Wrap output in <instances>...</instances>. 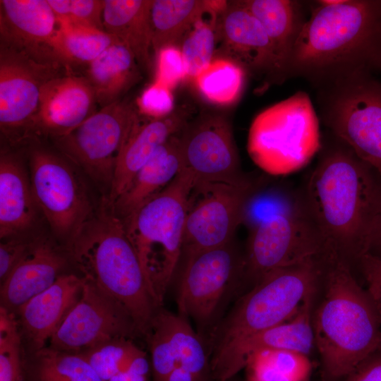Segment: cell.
I'll return each instance as SVG.
<instances>
[{"instance_id":"cell-24","label":"cell","mask_w":381,"mask_h":381,"mask_svg":"<svg viewBox=\"0 0 381 381\" xmlns=\"http://www.w3.org/2000/svg\"><path fill=\"white\" fill-rule=\"evenodd\" d=\"M182 169L178 133L155 152L109 209L121 219L126 218L167 187Z\"/></svg>"},{"instance_id":"cell-21","label":"cell","mask_w":381,"mask_h":381,"mask_svg":"<svg viewBox=\"0 0 381 381\" xmlns=\"http://www.w3.org/2000/svg\"><path fill=\"white\" fill-rule=\"evenodd\" d=\"M59 23L47 0H1V44L58 62L52 44Z\"/></svg>"},{"instance_id":"cell-3","label":"cell","mask_w":381,"mask_h":381,"mask_svg":"<svg viewBox=\"0 0 381 381\" xmlns=\"http://www.w3.org/2000/svg\"><path fill=\"white\" fill-rule=\"evenodd\" d=\"M321 300L313 310L314 344L322 381H340L381 344V319L352 267L325 253Z\"/></svg>"},{"instance_id":"cell-14","label":"cell","mask_w":381,"mask_h":381,"mask_svg":"<svg viewBox=\"0 0 381 381\" xmlns=\"http://www.w3.org/2000/svg\"><path fill=\"white\" fill-rule=\"evenodd\" d=\"M183 169L195 183H243L245 175L229 120L207 114L187 123L179 133Z\"/></svg>"},{"instance_id":"cell-33","label":"cell","mask_w":381,"mask_h":381,"mask_svg":"<svg viewBox=\"0 0 381 381\" xmlns=\"http://www.w3.org/2000/svg\"><path fill=\"white\" fill-rule=\"evenodd\" d=\"M158 310L176 351L179 366L207 381H214L210 359L205 344L189 321L179 314L172 313L162 307Z\"/></svg>"},{"instance_id":"cell-43","label":"cell","mask_w":381,"mask_h":381,"mask_svg":"<svg viewBox=\"0 0 381 381\" xmlns=\"http://www.w3.org/2000/svg\"><path fill=\"white\" fill-rule=\"evenodd\" d=\"M340 381H381V344Z\"/></svg>"},{"instance_id":"cell-42","label":"cell","mask_w":381,"mask_h":381,"mask_svg":"<svg viewBox=\"0 0 381 381\" xmlns=\"http://www.w3.org/2000/svg\"><path fill=\"white\" fill-rule=\"evenodd\" d=\"M4 239L0 243L1 284L27 252L32 241L24 240L18 236Z\"/></svg>"},{"instance_id":"cell-12","label":"cell","mask_w":381,"mask_h":381,"mask_svg":"<svg viewBox=\"0 0 381 381\" xmlns=\"http://www.w3.org/2000/svg\"><path fill=\"white\" fill-rule=\"evenodd\" d=\"M138 116L133 104L119 100L54 138L55 145L92 180L110 187L119 152Z\"/></svg>"},{"instance_id":"cell-6","label":"cell","mask_w":381,"mask_h":381,"mask_svg":"<svg viewBox=\"0 0 381 381\" xmlns=\"http://www.w3.org/2000/svg\"><path fill=\"white\" fill-rule=\"evenodd\" d=\"M325 265L322 253L264 276L216 326L212 351L293 318L316 294Z\"/></svg>"},{"instance_id":"cell-16","label":"cell","mask_w":381,"mask_h":381,"mask_svg":"<svg viewBox=\"0 0 381 381\" xmlns=\"http://www.w3.org/2000/svg\"><path fill=\"white\" fill-rule=\"evenodd\" d=\"M59 62L42 61L1 44L0 126L1 132L24 137L36 115L44 84L60 75Z\"/></svg>"},{"instance_id":"cell-36","label":"cell","mask_w":381,"mask_h":381,"mask_svg":"<svg viewBox=\"0 0 381 381\" xmlns=\"http://www.w3.org/2000/svg\"><path fill=\"white\" fill-rule=\"evenodd\" d=\"M144 352L131 339L116 338L100 344L80 354L102 381L126 370L131 361Z\"/></svg>"},{"instance_id":"cell-1","label":"cell","mask_w":381,"mask_h":381,"mask_svg":"<svg viewBox=\"0 0 381 381\" xmlns=\"http://www.w3.org/2000/svg\"><path fill=\"white\" fill-rule=\"evenodd\" d=\"M300 190L325 250L352 267L368 252L381 217V175L327 131Z\"/></svg>"},{"instance_id":"cell-44","label":"cell","mask_w":381,"mask_h":381,"mask_svg":"<svg viewBox=\"0 0 381 381\" xmlns=\"http://www.w3.org/2000/svg\"><path fill=\"white\" fill-rule=\"evenodd\" d=\"M150 368L144 351L131 361L126 370L115 375L109 381H149Z\"/></svg>"},{"instance_id":"cell-22","label":"cell","mask_w":381,"mask_h":381,"mask_svg":"<svg viewBox=\"0 0 381 381\" xmlns=\"http://www.w3.org/2000/svg\"><path fill=\"white\" fill-rule=\"evenodd\" d=\"M184 111H174L162 118L142 119L138 116L119 152L109 187L108 205L125 191L137 172L170 138L185 127Z\"/></svg>"},{"instance_id":"cell-15","label":"cell","mask_w":381,"mask_h":381,"mask_svg":"<svg viewBox=\"0 0 381 381\" xmlns=\"http://www.w3.org/2000/svg\"><path fill=\"white\" fill-rule=\"evenodd\" d=\"M84 280L79 300L49 339V347L79 354L114 339L142 337L123 306Z\"/></svg>"},{"instance_id":"cell-29","label":"cell","mask_w":381,"mask_h":381,"mask_svg":"<svg viewBox=\"0 0 381 381\" xmlns=\"http://www.w3.org/2000/svg\"><path fill=\"white\" fill-rule=\"evenodd\" d=\"M214 1L153 0L151 7L152 47L156 55L177 46L205 13L217 16Z\"/></svg>"},{"instance_id":"cell-20","label":"cell","mask_w":381,"mask_h":381,"mask_svg":"<svg viewBox=\"0 0 381 381\" xmlns=\"http://www.w3.org/2000/svg\"><path fill=\"white\" fill-rule=\"evenodd\" d=\"M85 280L73 274H61L48 289L17 310L25 354L44 347L79 300Z\"/></svg>"},{"instance_id":"cell-18","label":"cell","mask_w":381,"mask_h":381,"mask_svg":"<svg viewBox=\"0 0 381 381\" xmlns=\"http://www.w3.org/2000/svg\"><path fill=\"white\" fill-rule=\"evenodd\" d=\"M217 37L225 59L254 76L280 82L277 58L260 22L241 1L228 3L216 21Z\"/></svg>"},{"instance_id":"cell-5","label":"cell","mask_w":381,"mask_h":381,"mask_svg":"<svg viewBox=\"0 0 381 381\" xmlns=\"http://www.w3.org/2000/svg\"><path fill=\"white\" fill-rule=\"evenodd\" d=\"M195 184L182 169L160 193L122 219L158 308L176 271L183 250L188 199Z\"/></svg>"},{"instance_id":"cell-31","label":"cell","mask_w":381,"mask_h":381,"mask_svg":"<svg viewBox=\"0 0 381 381\" xmlns=\"http://www.w3.org/2000/svg\"><path fill=\"white\" fill-rule=\"evenodd\" d=\"M52 44L56 60L62 65L90 64L112 44L120 42L105 30L58 22Z\"/></svg>"},{"instance_id":"cell-30","label":"cell","mask_w":381,"mask_h":381,"mask_svg":"<svg viewBox=\"0 0 381 381\" xmlns=\"http://www.w3.org/2000/svg\"><path fill=\"white\" fill-rule=\"evenodd\" d=\"M24 368L28 381H102L80 354L49 346L25 353Z\"/></svg>"},{"instance_id":"cell-7","label":"cell","mask_w":381,"mask_h":381,"mask_svg":"<svg viewBox=\"0 0 381 381\" xmlns=\"http://www.w3.org/2000/svg\"><path fill=\"white\" fill-rule=\"evenodd\" d=\"M322 138L320 119L310 98L298 91L254 118L247 150L264 171L284 175L308 164L319 152Z\"/></svg>"},{"instance_id":"cell-27","label":"cell","mask_w":381,"mask_h":381,"mask_svg":"<svg viewBox=\"0 0 381 381\" xmlns=\"http://www.w3.org/2000/svg\"><path fill=\"white\" fill-rule=\"evenodd\" d=\"M243 6L260 22L272 42L280 83L294 45L306 21L303 2L298 0H246Z\"/></svg>"},{"instance_id":"cell-37","label":"cell","mask_w":381,"mask_h":381,"mask_svg":"<svg viewBox=\"0 0 381 381\" xmlns=\"http://www.w3.org/2000/svg\"><path fill=\"white\" fill-rule=\"evenodd\" d=\"M217 41L216 22L198 20L181 42L187 76L194 80L213 61Z\"/></svg>"},{"instance_id":"cell-17","label":"cell","mask_w":381,"mask_h":381,"mask_svg":"<svg viewBox=\"0 0 381 381\" xmlns=\"http://www.w3.org/2000/svg\"><path fill=\"white\" fill-rule=\"evenodd\" d=\"M315 296L308 298L289 320L212 351L210 365L214 381H229L260 350H291L309 356L315 347L312 323Z\"/></svg>"},{"instance_id":"cell-26","label":"cell","mask_w":381,"mask_h":381,"mask_svg":"<svg viewBox=\"0 0 381 381\" xmlns=\"http://www.w3.org/2000/svg\"><path fill=\"white\" fill-rule=\"evenodd\" d=\"M153 0H104L103 25L133 54L140 68H152L151 7Z\"/></svg>"},{"instance_id":"cell-25","label":"cell","mask_w":381,"mask_h":381,"mask_svg":"<svg viewBox=\"0 0 381 381\" xmlns=\"http://www.w3.org/2000/svg\"><path fill=\"white\" fill-rule=\"evenodd\" d=\"M36 205L30 178L13 155L0 158V237L17 236L35 222Z\"/></svg>"},{"instance_id":"cell-10","label":"cell","mask_w":381,"mask_h":381,"mask_svg":"<svg viewBox=\"0 0 381 381\" xmlns=\"http://www.w3.org/2000/svg\"><path fill=\"white\" fill-rule=\"evenodd\" d=\"M243 256L232 241L187 255L177 293L179 314L200 332L212 328L224 301L243 282Z\"/></svg>"},{"instance_id":"cell-41","label":"cell","mask_w":381,"mask_h":381,"mask_svg":"<svg viewBox=\"0 0 381 381\" xmlns=\"http://www.w3.org/2000/svg\"><path fill=\"white\" fill-rule=\"evenodd\" d=\"M365 280V289L381 319V255L371 253L363 254L356 263Z\"/></svg>"},{"instance_id":"cell-9","label":"cell","mask_w":381,"mask_h":381,"mask_svg":"<svg viewBox=\"0 0 381 381\" xmlns=\"http://www.w3.org/2000/svg\"><path fill=\"white\" fill-rule=\"evenodd\" d=\"M325 251L322 235L300 201L255 222L243 255V282L250 288L268 273Z\"/></svg>"},{"instance_id":"cell-35","label":"cell","mask_w":381,"mask_h":381,"mask_svg":"<svg viewBox=\"0 0 381 381\" xmlns=\"http://www.w3.org/2000/svg\"><path fill=\"white\" fill-rule=\"evenodd\" d=\"M25 349L16 313L0 306V381H28Z\"/></svg>"},{"instance_id":"cell-40","label":"cell","mask_w":381,"mask_h":381,"mask_svg":"<svg viewBox=\"0 0 381 381\" xmlns=\"http://www.w3.org/2000/svg\"><path fill=\"white\" fill-rule=\"evenodd\" d=\"M104 0H71L66 21L75 25L104 30L103 25Z\"/></svg>"},{"instance_id":"cell-45","label":"cell","mask_w":381,"mask_h":381,"mask_svg":"<svg viewBox=\"0 0 381 381\" xmlns=\"http://www.w3.org/2000/svg\"><path fill=\"white\" fill-rule=\"evenodd\" d=\"M58 22L66 21L69 16L71 0H47Z\"/></svg>"},{"instance_id":"cell-38","label":"cell","mask_w":381,"mask_h":381,"mask_svg":"<svg viewBox=\"0 0 381 381\" xmlns=\"http://www.w3.org/2000/svg\"><path fill=\"white\" fill-rule=\"evenodd\" d=\"M155 56L156 82L172 90L188 77L186 64L178 46L164 47Z\"/></svg>"},{"instance_id":"cell-46","label":"cell","mask_w":381,"mask_h":381,"mask_svg":"<svg viewBox=\"0 0 381 381\" xmlns=\"http://www.w3.org/2000/svg\"><path fill=\"white\" fill-rule=\"evenodd\" d=\"M367 253L381 255V217L373 230Z\"/></svg>"},{"instance_id":"cell-19","label":"cell","mask_w":381,"mask_h":381,"mask_svg":"<svg viewBox=\"0 0 381 381\" xmlns=\"http://www.w3.org/2000/svg\"><path fill=\"white\" fill-rule=\"evenodd\" d=\"M96 104L85 76L59 75L43 86L37 112L24 137L32 133L54 139L65 135L92 116Z\"/></svg>"},{"instance_id":"cell-4","label":"cell","mask_w":381,"mask_h":381,"mask_svg":"<svg viewBox=\"0 0 381 381\" xmlns=\"http://www.w3.org/2000/svg\"><path fill=\"white\" fill-rule=\"evenodd\" d=\"M68 245L81 277L123 306L144 337L159 308L123 220L110 209H102L92 214Z\"/></svg>"},{"instance_id":"cell-39","label":"cell","mask_w":381,"mask_h":381,"mask_svg":"<svg viewBox=\"0 0 381 381\" xmlns=\"http://www.w3.org/2000/svg\"><path fill=\"white\" fill-rule=\"evenodd\" d=\"M137 104L139 111L149 118H162L174 111L171 89L156 81L143 92Z\"/></svg>"},{"instance_id":"cell-32","label":"cell","mask_w":381,"mask_h":381,"mask_svg":"<svg viewBox=\"0 0 381 381\" xmlns=\"http://www.w3.org/2000/svg\"><path fill=\"white\" fill-rule=\"evenodd\" d=\"M244 369L246 381H309L313 365L301 352L262 349L249 357Z\"/></svg>"},{"instance_id":"cell-47","label":"cell","mask_w":381,"mask_h":381,"mask_svg":"<svg viewBox=\"0 0 381 381\" xmlns=\"http://www.w3.org/2000/svg\"><path fill=\"white\" fill-rule=\"evenodd\" d=\"M381 70V40L375 47L369 61V68Z\"/></svg>"},{"instance_id":"cell-8","label":"cell","mask_w":381,"mask_h":381,"mask_svg":"<svg viewBox=\"0 0 381 381\" xmlns=\"http://www.w3.org/2000/svg\"><path fill=\"white\" fill-rule=\"evenodd\" d=\"M365 68L317 89L319 119L381 175V81Z\"/></svg>"},{"instance_id":"cell-11","label":"cell","mask_w":381,"mask_h":381,"mask_svg":"<svg viewBox=\"0 0 381 381\" xmlns=\"http://www.w3.org/2000/svg\"><path fill=\"white\" fill-rule=\"evenodd\" d=\"M260 185L253 179L241 184L195 182L188 199L183 253L187 255L231 242Z\"/></svg>"},{"instance_id":"cell-28","label":"cell","mask_w":381,"mask_h":381,"mask_svg":"<svg viewBox=\"0 0 381 381\" xmlns=\"http://www.w3.org/2000/svg\"><path fill=\"white\" fill-rule=\"evenodd\" d=\"M101 108L121 97L140 77L139 66L132 52L118 42L88 64L87 75Z\"/></svg>"},{"instance_id":"cell-34","label":"cell","mask_w":381,"mask_h":381,"mask_svg":"<svg viewBox=\"0 0 381 381\" xmlns=\"http://www.w3.org/2000/svg\"><path fill=\"white\" fill-rule=\"evenodd\" d=\"M245 71L234 61L225 58L213 59L195 79L200 95L217 105L234 104L241 96Z\"/></svg>"},{"instance_id":"cell-23","label":"cell","mask_w":381,"mask_h":381,"mask_svg":"<svg viewBox=\"0 0 381 381\" xmlns=\"http://www.w3.org/2000/svg\"><path fill=\"white\" fill-rule=\"evenodd\" d=\"M65 265L66 258L49 241L32 240L1 284V306L16 313L28 301L51 286Z\"/></svg>"},{"instance_id":"cell-2","label":"cell","mask_w":381,"mask_h":381,"mask_svg":"<svg viewBox=\"0 0 381 381\" xmlns=\"http://www.w3.org/2000/svg\"><path fill=\"white\" fill-rule=\"evenodd\" d=\"M318 4L303 27L285 71L286 80L303 78L315 88L370 69L381 40V0Z\"/></svg>"},{"instance_id":"cell-13","label":"cell","mask_w":381,"mask_h":381,"mask_svg":"<svg viewBox=\"0 0 381 381\" xmlns=\"http://www.w3.org/2000/svg\"><path fill=\"white\" fill-rule=\"evenodd\" d=\"M30 184L37 207L53 232L68 242L92 216L80 179L62 159L42 149L30 155Z\"/></svg>"}]
</instances>
